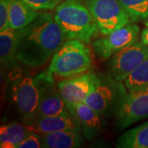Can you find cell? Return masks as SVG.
Instances as JSON below:
<instances>
[{
  "label": "cell",
  "mask_w": 148,
  "mask_h": 148,
  "mask_svg": "<svg viewBox=\"0 0 148 148\" xmlns=\"http://www.w3.org/2000/svg\"><path fill=\"white\" fill-rule=\"evenodd\" d=\"M66 41L62 29L49 12H40L29 25L16 31L18 61L31 69L45 64Z\"/></svg>",
  "instance_id": "obj_1"
},
{
  "label": "cell",
  "mask_w": 148,
  "mask_h": 148,
  "mask_svg": "<svg viewBox=\"0 0 148 148\" xmlns=\"http://www.w3.org/2000/svg\"><path fill=\"white\" fill-rule=\"evenodd\" d=\"M54 18L66 40H78L87 45L99 32L95 18L83 0H64L56 7Z\"/></svg>",
  "instance_id": "obj_2"
},
{
  "label": "cell",
  "mask_w": 148,
  "mask_h": 148,
  "mask_svg": "<svg viewBox=\"0 0 148 148\" xmlns=\"http://www.w3.org/2000/svg\"><path fill=\"white\" fill-rule=\"evenodd\" d=\"M78 40H67L54 53L48 70L59 77L68 78L85 73L93 64L90 49Z\"/></svg>",
  "instance_id": "obj_3"
},
{
  "label": "cell",
  "mask_w": 148,
  "mask_h": 148,
  "mask_svg": "<svg viewBox=\"0 0 148 148\" xmlns=\"http://www.w3.org/2000/svg\"><path fill=\"white\" fill-rule=\"evenodd\" d=\"M127 94V89L121 82L114 79L110 73H100L94 88L83 102L109 119L114 116Z\"/></svg>",
  "instance_id": "obj_4"
},
{
  "label": "cell",
  "mask_w": 148,
  "mask_h": 148,
  "mask_svg": "<svg viewBox=\"0 0 148 148\" xmlns=\"http://www.w3.org/2000/svg\"><path fill=\"white\" fill-rule=\"evenodd\" d=\"M97 24L99 32L106 35L129 23L130 17L119 0H83Z\"/></svg>",
  "instance_id": "obj_5"
},
{
  "label": "cell",
  "mask_w": 148,
  "mask_h": 148,
  "mask_svg": "<svg viewBox=\"0 0 148 148\" xmlns=\"http://www.w3.org/2000/svg\"><path fill=\"white\" fill-rule=\"evenodd\" d=\"M140 28L134 22L129 23L94 40L92 48L99 60H106L127 46L138 41Z\"/></svg>",
  "instance_id": "obj_6"
},
{
  "label": "cell",
  "mask_w": 148,
  "mask_h": 148,
  "mask_svg": "<svg viewBox=\"0 0 148 148\" xmlns=\"http://www.w3.org/2000/svg\"><path fill=\"white\" fill-rule=\"evenodd\" d=\"M13 102L26 126L32 125L37 119L40 91L35 77L24 76L14 86Z\"/></svg>",
  "instance_id": "obj_7"
},
{
  "label": "cell",
  "mask_w": 148,
  "mask_h": 148,
  "mask_svg": "<svg viewBox=\"0 0 148 148\" xmlns=\"http://www.w3.org/2000/svg\"><path fill=\"white\" fill-rule=\"evenodd\" d=\"M40 91V103L37 119L53 116L69 112L58 86L55 84L53 75L48 69L35 77Z\"/></svg>",
  "instance_id": "obj_8"
},
{
  "label": "cell",
  "mask_w": 148,
  "mask_h": 148,
  "mask_svg": "<svg viewBox=\"0 0 148 148\" xmlns=\"http://www.w3.org/2000/svg\"><path fill=\"white\" fill-rule=\"evenodd\" d=\"M119 130H123L148 119V87L128 92L123 99L114 114Z\"/></svg>",
  "instance_id": "obj_9"
},
{
  "label": "cell",
  "mask_w": 148,
  "mask_h": 148,
  "mask_svg": "<svg viewBox=\"0 0 148 148\" xmlns=\"http://www.w3.org/2000/svg\"><path fill=\"white\" fill-rule=\"evenodd\" d=\"M147 57V45L142 41H137L111 57L109 73L115 80L123 82Z\"/></svg>",
  "instance_id": "obj_10"
},
{
  "label": "cell",
  "mask_w": 148,
  "mask_h": 148,
  "mask_svg": "<svg viewBox=\"0 0 148 148\" xmlns=\"http://www.w3.org/2000/svg\"><path fill=\"white\" fill-rule=\"evenodd\" d=\"M68 110L81 123L82 132L87 141H91L101 135L106 127V117L95 111L84 102L66 104Z\"/></svg>",
  "instance_id": "obj_11"
},
{
  "label": "cell",
  "mask_w": 148,
  "mask_h": 148,
  "mask_svg": "<svg viewBox=\"0 0 148 148\" xmlns=\"http://www.w3.org/2000/svg\"><path fill=\"white\" fill-rule=\"evenodd\" d=\"M98 74L87 73L68 77L57 83L66 104L83 102L95 86Z\"/></svg>",
  "instance_id": "obj_12"
},
{
  "label": "cell",
  "mask_w": 148,
  "mask_h": 148,
  "mask_svg": "<svg viewBox=\"0 0 148 148\" xmlns=\"http://www.w3.org/2000/svg\"><path fill=\"white\" fill-rule=\"evenodd\" d=\"M27 127L39 134L69 130L82 132L80 122L69 111L58 115L38 118L32 125Z\"/></svg>",
  "instance_id": "obj_13"
},
{
  "label": "cell",
  "mask_w": 148,
  "mask_h": 148,
  "mask_svg": "<svg viewBox=\"0 0 148 148\" xmlns=\"http://www.w3.org/2000/svg\"><path fill=\"white\" fill-rule=\"evenodd\" d=\"M44 148H76L85 144L82 132L69 130L40 134Z\"/></svg>",
  "instance_id": "obj_14"
},
{
  "label": "cell",
  "mask_w": 148,
  "mask_h": 148,
  "mask_svg": "<svg viewBox=\"0 0 148 148\" xmlns=\"http://www.w3.org/2000/svg\"><path fill=\"white\" fill-rule=\"evenodd\" d=\"M8 11L10 27L14 31L29 25L40 14L24 0H8Z\"/></svg>",
  "instance_id": "obj_15"
},
{
  "label": "cell",
  "mask_w": 148,
  "mask_h": 148,
  "mask_svg": "<svg viewBox=\"0 0 148 148\" xmlns=\"http://www.w3.org/2000/svg\"><path fill=\"white\" fill-rule=\"evenodd\" d=\"M0 59L2 66L8 70L19 62L16 53V31L11 27L0 32Z\"/></svg>",
  "instance_id": "obj_16"
},
{
  "label": "cell",
  "mask_w": 148,
  "mask_h": 148,
  "mask_svg": "<svg viewBox=\"0 0 148 148\" xmlns=\"http://www.w3.org/2000/svg\"><path fill=\"white\" fill-rule=\"evenodd\" d=\"M116 147L148 148V120L120 135Z\"/></svg>",
  "instance_id": "obj_17"
},
{
  "label": "cell",
  "mask_w": 148,
  "mask_h": 148,
  "mask_svg": "<svg viewBox=\"0 0 148 148\" xmlns=\"http://www.w3.org/2000/svg\"><path fill=\"white\" fill-rule=\"evenodd\" d=\"M30 132L31 130L26 125H21L16 122H10L1 125L0 147L17 148Z\"/></svg>",
  "instance_id": "obj_18"
},
{
  "label": "cell",
  "mask_w": 148,
  "mask_h": 148,
  "mask_svg": "<svg viewBox=\"0 0 148 148\" xmlns=\"http://www.w3.org/2000/svg\"><path fill=\"white\" fill-rule=\"evenodd\" d=\"M128 92L144 90L148 87V57L143 60L124 82Z\"/></svg>",
  "instance_id": "obj_19"
},
{
  "label": "cell",
  "mask_w": 148,
  "mask_h": 148,
  "mask_svg": "<svg viewBox=\"0 0 148 148\" xmlns=\"http://www.w3.org/2000/svg\"><path fill=\"white\" fill-rule=\"evenodd\" d=\"M132 22L146 21L148 18V0H119Z\"/></svg>",
  "instance_id": "obj_20"
},
{
  "label": "cell",
  "mask_w": 148,
  "mask_h": 148,
  "mask_svg": "<svg viewBox=\"0 0 148 148\" xmlns=\"http://www.w3.org/2000/svg\"><path fill=\"white\" fill-rule=\"evenodd\" d=\"M37 11L53 10L64 0H24Z\"/></svg>",
  "instance_id": "obj_21"
},
{
  "label": "cell",
  "mask_w": 148,
  "mask_h": 148,
  "mask_svg": "<svg viewBox=\"0 0 148 148\" xmlns=\"http://www.w3.org/2000/svg\"><path fill=\"white\" fill-rule=\"evenodd\" d=\"M42 147V139L41 135L36 132H31L28 133L25 139L21 142L17 148H40Z\"/></svg>",
  "instance_id": "obj_22"
},
{
  "label": "cell",
  "mask_w": 148,
  "mask_h": 148,
  "mask_svg": "<svg viewBox=\"0 0 148 148\" xmlns=\"http://www.w3.org/2000/svg\"><path fill=\"white\" fill-rule=\"evenodd\" d=\"M10 28L8 0H0V32Z\"/></svg>",
  "instance_id": "obj_23"
},
{
  "label": "cell",
  "mask_w": 148,
  "mask_h": 148,
  "mask_svg": "<svg viewBox=\"0 0 148 148\" xmlns=\"http://www.w3.org/2000/svg\"><path fill=\"white\" fill-rule=\"evenodd\" d=\"M141 41L148 46V26L145 27L141 33Z\"/></svg>",
  "instance_id": "obj_24"
},
{
  "label": "cell",
  "mask_w": 148,
  "mask_h": 148,
  "mask_svg": "<svg viewBox=\"0 0 148 148\" xmlns=\"http://www.w3.org/2000/svg\"><path fill=\"white\" fill-rule=\"evenodd\" d=\"M144 23H145V26H146V27L148 26V18L146 20V21H144Z\"/></svg>",
  "instance_id": "obj_25"
}]
</instances>
